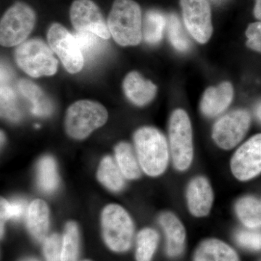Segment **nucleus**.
<instances>
[{
	"mask_svg": "<svg viewBox=\"0 0 261 261\" xmlns=\"http://www.w3.org/2000/svg\"><path fill=\"white\" fill-rule=\"evenodd\" d=\"M134 142L137 159L144 172L152 177L163 174L169 161L164 135L153 127H142L135 132Z\"/></svg>",
	"mask_w": 261,
	"mask_h": 261,
	"instance_id": "f257e3e1",
	"label": "nucleus"
},
{
	"mask_svg": "<svg viewBox=\"0 0 261 261\" xmlns=\"http://www.w3.org/2000/svg\"><path fill=\"white\" fill-rule=\"evenodd\" d=\"M113 39L123 47L140 44L142 37V10L134 0H115L108 18Z\"/></svg>",
	"mask_w": 261,
	"mask_h": 261,
	"instance_id": "f03ea898",
	"label": "nucleus"
},
{
	"mask_svg": "<svg viewBox=\"0 0 261 261\" xmlns=\"http://www.w3.org/2000/svg\"><path fill=\"white\" fill-rule=\"evenodd\" d=\"M108 118L106 108L100 103L80 100L72 104L65 116L67 134L75 140L87 138L94 130L102 126Z\"/></svg>",
	"mask_w": 261,
	"mask_h": 261,
	"instance_id": "7ed1b4c3",
	"label": "nucleus"
},
{
	"mask_svg": "<svg viewBox=\"0 0 261 261\" xmlns=\"http://www.w3.org/2000/svg\"><path fill=\"white\" fill-rule=\"evenodd\" d=\"M103 238L111 250L126 252L133 241L135 226L129 214L121 206L111 204L105 207L101 216Z\"/></svg>",
	"mask_w": 261,
	"mask_h": 261,
	"instance_id": "20e7f679",
	"label": "nucleus"
},
{
	"mask_svg": "<svg viewBox=\"0 0 261 261\" xmlns=\"http://www.w3.org/2000/svg\"><path fill=\"white\" fill-rule=\"evenodd\" d=\"M168 136L173 166L178 171H186L191 166L194 156L191 122L186 111H173L170 118Z\"/></svg>",
	"mask_w": 261,
	"mask_h": 261,
	"instance_id": "39448f33",
	"label": "nucleus"
},
{
	"mask_svg": "<svg viewBox=\"0 0 261 261\" xmlns=\"http://www.w3.org/2000/svg\"><path fill=\"white\" fill-rule=\"evenodd\" d=\"M17 64L30 76L53 75L58 70V61L51 49L39 39L22 43L15 51Z\"/></svg>",
	"mask_w": 261,
	"mask_h": 261,
	"instance_id": "423d86ee",
	"label": "nucleus"
},
{
	"mask_svg": "<svg viewBox=\"0 0 261 261\" xmlns=\"http://www.w3.org/2000/svg\"><path fill=\"white\" fill-rule=\"evenodd\" d=\"M36 13L29 5L15 3L2 17L0 43L4 47H13L23 42L32 33L36 23Z\"/></svg>",
	"mask_w": 261,
	"mask_h": 261,
	"instance_id": "0eeeda50",
	"label": "nucleus"
},
{
	"mask_svg": "<svg viewBox=\"0 0 261 261\" xmlns=\"http://www.w3.org/2000/svg\"><path fill=\"white\" fill-rule=\"evenodd\" d=\"M251 123L250 113L237 110L221 117L215 123L212 137L220 148L231 149L238 145L248 132Z\"/></svg>",
	"mask_w": 261,
	"mask_h": 261,
	"instance_id": "6e6552de",
	"label": "nucleus"
},
{
	"mask_svg": "<svg viewBox=\"0 0 261 261\" xmlns=\"http://www.w3.org/2000/svg\"><path fill=\"white\" fill-rule=\"evenodd\" d=\"M51 50L58 56L70 73H76L84 66V56L74 35L60 23H53L47 34Z\"/></svg>",
	"mask_w": 261,
	"mask_h": 261,
	"instance_id": "1a4fd4ad",
	"label": "nucleus"
},
{
	"mask_svg": "<svg viewBox=\"0 0 261 261\" xmlns=\"http://www.w3.org/2000/svg\"><path fill=\"white\" fill-rule=\"evenodd\" d=\"M185 27L200 44L208 42L213 34L211 9L207 0H180Z\"/></svg>",
	"mask_w": 261,
	"mask_h": 261,
	"instance_id": "9d476101",
	"label": "nucleus"
},
{
	"mask_svg": "<svg viewBox=\"0 0 261 261\" xmlns=\"http://www.w3.org/2000/svg\"><path fill=\"white\" fill-rule=\"evenodd\" d=\"M70 18L76 32L93 33L103 39L111 37L102 12L92 0H74L70 6Z\"/></svg>",
	"mask_w": 261,
	"mask_h": 261,
	"instance_id": "9b49d317",
	"label": "nucleus"
},
{
	"mask_svg": "<svg viewBox=\"0 0 261 261\" xmlns=\"http://www.w3.org/2000/svg\"><path fill=\"white\" fill-rule=\"evenodd\" d=\"M233 176L249 181L261 173V134L253 136L240 146L233 154L231 163Z\"/></svg>",
	"mask_w": 261,
	"mask_h": 261,
	"instance_id": "f8f14e48",
	"label": "nucleus"
},
{
	"mask_svg": "<svg viewBox=\"0 0 261 261\" xmlns=\"http://www.w3.org/2000/svg\"><path fill=\"white\" fill-rule=\"evenodd\" d=\"M187 202L192 216L202 218L210 214L214 192L207 178L201 176L192 178L187 186Z\"/></svg>",
	"mask_w": 261,
	"mask_h": 261,
	"instance_id": "ddd939ff",
	"label": "nucleus"
},
{
	"mask_svg": "<svg viewBox=\"0 0 261 261\" xmlns=\"http://www.w3.org/2000/svg\"><path fill=\"white\" fill-rule=\"evenodd\" d=\"M159 224L166 238V251L168 256H179L185 248L186 230L181 221L171 212L160 215Z\"/></svg>",
	"mask_w": 261,
	"mask_h": 261,
	"instance_id": "4468645a",
	"label": "nucleus"
},
{
	"mask_svg": "<svg viewBox=\"0 0 261 261\" xmlns=\"http://www.w3.org/2000/svg\"><path fill=\"white\" fill-rule=\"evenodd\" d=\"M233 97V89L229 82H225L217 87H209L201 99V111L207 117L217 116L230 106Z\"/></svg>",
	"mask_w": 261,
	"mask_h": 261,
	"instance_id": "2eb2a0df",
	"label": "nucleus"
},
{
	"mask_svg": "<svg viewBox=\"0 0 261 261\" xmlns=\"http://www.w3.org/2000/svg\"><path fill=\"white\" fill-rule=\"evenodd\" d=\"M123 89L128 99L137 106L148 104L157 92V87L152 82L136 71L126 75L123 81Z\"/></svg>",
	"mask_w": 261,
	"mask_h": 261,
	"instance_id": "dca6fc26",
	"label": "nucleus"
},
{
	"mask_svg": "<svg viewBox=\"0 0 261 261\" xmlns=\"http://www.w3.org/2000/svg\"><path fill=\"white\" fill-rule=\"evenodd\" d=\"M193 261H240L232 247L217 239H207L199 244Z\"/></svg>",
	"mask_w": 261,
	"mask_h": 261,
	"instance_id": "f3484780",
	"label": "nucleus"
},
{
	"mask_svg": "<svg viewBox=\"0 0 261 261\" xmlns=\"http://www.w3.org/2000/svg\"><path fill=\"white\" fill-rule=\"evenodd\" d=\"M27 223L33 238L39 242L45 240L49 229V212L44 201H33L29 207Z\"/></svg>",
	"mask_w": 261,
	"mask_h": 261,
	"instance_id": "a211bd4d",
	"label": "nucleus"
},
{
	"mask_svg": "<svg viewBox=\"0 0 261 261\" xmlns=\"http://www.w3.org/2000/svg\"><path fill=\"white\" fill-rule=\"evenodd\" d=\"M18 89L32 105L31 111L33 114L39 117L49 116L51 114L53 106L37 84L27 80H21L18 82Z\"/></svg>",
	"mask_w": 261,
	"mask_h": 261,
	"instance_id": "6ab92c4d",
	"label": "nucleus"
},
{
	"mask_svg": "<svg viewBox=\"0 0 261 261\" xmlns=\"http://www.w3.org/2000/svg\"><path fill=\"white\" fill-rule=\"evenodd\" d=\"M235 212L246 228L261 227V202L253 196H245L237 202Z\"/></svg>",
	"mask_w": 261,
	"mask_h": 261,
	"instance_id": "aec40b11",
	"label": "nucleus"
},
{
	"mask_svg": "<svg viewBox=\"0 0 261 261\" xmlns=\"http://www.w3.org/2000/svg\"><path fill=\"white\" fill-rule=\"evenodd\" d=\"M97 176L99 182L111 191H121L124 187V176L111 156H106L101 161Z\"/></svg>",
	"mask_w": 261,
	"mask_h": 261,
	"instance_id": "412c9836",
	"label": "nucleus"
},
{
	"mask_svg": "<svg viewBox=\"0 0 261 261\" xmlns=\"http://www.w3.org/2000/svg\"><path fill=\"white\" fill-rule=\"evenodd\" d=\"M115 155L117 164L124 177L130 180L140 178V163L129 144L126 142L118 144L115 147Z\"/></svg>",
	"mask_w": 261,
	"mask_h": 261,
	"instance_id": "4be33fe9",
	"label": "nucleus"
},
{
	"mask_svg": "<svg viewBox=\"0 0 261 261\" xmlns=\"http://www.w3.org/2000/svg\"><path fill=\"white\" fill-rule=\"evenodd\" d=\"M37 180L39 188L45 193H53L59 185V176L56 161L51 156H44L37 166Z\"/></svg>",
	"mask_w": 261,
	"mask_h": 261,
	"instance_id": "5701e85b",
	"label": "nucleus"
},
{
	"mask_svg": "<svg viewBox=\"0 0 261 261\" xmlns=\"http://www.w3.org/2000/svg\"><path fill=\"white\" fill-rule=\"evenodd\" d=\"M168 19L161 12L151 10L146 13L142 25V34L146 42L157 44L163 37V31L167 25Z\"/></svg>",
	"mask_w": 261,
	"mask_h": 261,
	"instance_id": "b1692460",
	"label": "nucleus"
},
{
	"mask_svg": "<svg viewBox=\"0 0 261 261\" xmlns=\"http://www.w3.org/2000/svg\"><path fill=\"white\" fill-rule=\"evenodd\" d=\"M159 242V235L155 230L145 228L137 235L136 246L137 261H152Z\"/></svg>",
	"mask_w": 261,
	"mask_h": 261,
	"instance_id": "393cba45",
	"label": "nucleus"
},
{
	"mask_svg": "<svg viewBox=\"0 0 261 261\" xmlns=\"http://www.w3.org/2000/svg\"><path fill=\"white\" fill-rule=\"evenodd\" d=\"M80 252V231L73 221L65 227L61 245V261H77Z\"/></svg>",
	"mask_w": 261,
	"mask_h": 261,
	"instance_id": "a878e982",
	"label": "nucleus"
},
{
	"mask_svg": "<svg viewBox=\"0 0 261 261\" xmlns=\"http://www.w3.org/2000/svg\"><path fill=\"white\" fill-rule=\"evenodd\" d=\"M167 25L168 37L173 47L180 51L188 50L190 47V42L177 15L174 13L168 15Z\"/></svg>",
	"mask_w": 261,
	"mask_h": 261,
	"instance_id": "bb28decb",
	"label": "nucleus"
},
{
	"mask_svg": "<svg viewBox=\"0 0 261 261\" xmlns=\"http://www.w3.org/2000/svg\"><path fill=\"white\" fill-rule=\"evenodd\" d=\"M1 115L11 121H18L21 113L17 105L16 94L9 86L1 85Z\"/></svg>",
	"mask_w": 261,
	"mask_h": 261,
	"instance_id": "cd10ccee",
	"label": "nucleus"
},
{
	"mask_svg": "<svg viewBox=\"0 0 261 261\" xmlns=\"http://www.w3.org/2000/svg\"><path fill=\"white\" fill-rule=\"evenodd\" d=\"M74 37L84 57L93 58L102 50V38L98 37L93 33L76 32Z\"/></svg>",
	"mask_w": 261,
	"mask_h": 261,
	"instance_id": "c85d7f7f",
	"label": "nucleus"
},
{
	"mask_svg": "<svg viewBox=\"0 0 261 261\" xmlns=\"http://www.w3.org/2000/svg\"><path fill=\"white\" fill-rule=\"evenodd\" d=\"M235 240L240 246L252 251L261 250V231L259 228H243L235 234Z\"/></svg>",
	"mask_w": 261,
	"mask_h": 261,
	"instance_id": "c756f323",
	"label": "nucleus"
},
{
	"mask_svg": "<svg viewBox=\"0 0 261 261\" xmlns=\"http://www.w3.org/2000/svg\"><path fill=\"white\" fill-rule=\"evenodd\" d=\"M1 209H0V217H1V236H3L4 231V223L8 219H18L21 217L24 210H25V203L21 200H16L13 202H8L5 199H1Z\"/></svg>",
	"mask_w": 261,
	"mask_h": 261,
	"instance_id": "7c9ffc66",
	"label": "nucleus"
},
{
	"mask_svg": "<svg viewBox=\"0 0 261 261\" xmlns=\"http://www.w3.org/2000/svg\"><path fill=\"white\" fill-rule=\"evenodd\" d=\"M61 242L58 234L51 235L44 240L43 252L47 261H61Z\"/></svg>",
	"mask_w": 261,
	"mask_h": 261,
	"instance_id": "2f4dec72",
	"label": "nucleus"
},
{
	"mask_svg": "<svg viewBox=\"0 0 261 261\" xmlns=\"http://www.w3.org/2000/svg\"><path fill=\"white\" fill-rule=\"evenodd\" d=\"M245 34L247 38V47L261 53V21L250 23Z\"/></svg>",
	"mask_w": 261,
	"mask_h": 261,
	"instance_id": "473e14b6",
	"label": "nucleus"
},
{
	"mask_svg": "<svg viewBox=\"0 0 261 261\" xmlns=\"http://www.w3.org/2000/svg\"><path fill=\"white\" fill-rule=\"evenodd\" d=\"M253 14L255 18L261 21V0H255Z\"/></svg>",
	"mask_w": 261,
	"mask_h": 261,
	"instance_id": "72a5a7b5",
	"label": "nucleus"
},
{
	"mask_svg": "<svg viewBox=\"0 0 261 261\" xmlns=\"http://www.w3.org/2000/svg\"><path fill=\"white\" fill-rule=\"evenodd\" d=\"M255 114L261 121V102H259L255 107Z\"/></svg>",
	"mask_w": 261,
	"mask_h": 261,
	"instance_id": "f704fd0d",
	"label": "nucleus"
},
{
	"mask_svg": "<svg viewBox=\"0 0 261 261\" xmlns=\"http://www.w3.org/2000/svg\"><path fill=\"white\" fill-rule=\"evenodd\" d=\"M21 261H38L37 259L32 258V257H28V258L23 259Z\"/></svg>",
	"mask_w": 261,
	"mask_h": 261,
	"instance_id": "c9c22d12",
	"label": "nucleus"
},
{
	"mask_svg": "<svg viewBox=\"0 0 261 261\" xmlns=\"http://www.w3.org/2000/svg\"><path fill=\"white\" fill-rule=\"evenodd\" d=\"M82 261H92V260H82Z\"/></svg>",
	"mask_w": 261,
	"mask_h": 261,
	"instance_id": "e433bc0d",
	"label": "nucleus"
}]
</instances>
